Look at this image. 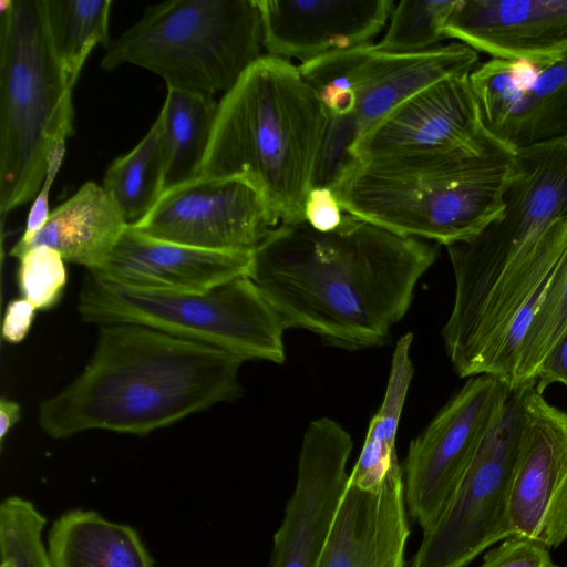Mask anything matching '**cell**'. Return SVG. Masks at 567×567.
<instances>
[{"instance_id": "obj_5", "label": "cell", "mask_w": 567, "mask_h": 567, "mask_svg": "<svg viewBox=\"0 0 567 567\" xmlns=\"http://www.w3.org/2000/svg\"><path fill=\"white\" fill-rule=\"evenodd\" d=\"M72 90L53 49L45 0H0V213L39 193L74 132Z\"/></svg>"}, {"instance_id": "obj_24", "label": "cell", "mask_w": 567, "mask_h": 567, "mask_svg": "<svg viewBox=\"0 0 567 567\" xmlns=\"http://www.w3.org/2000/svg\"><path fill=\"white\" fill-rule=\"evenodd\" d=\"M413 334L401 337L392 355L386 390L378 412L369 423L361 453L349 474V484L375 489L386 476L400 468L396 455V433L413 378L410 349Z\"/></svg>"}, {"instance_id": "obj_8", "label": "cell", "mask_w": 567, "mask_h": 567, "mask_svg": "<svg viewBox=\"0 0 567 567\" xmlns=\"http://www.w3.org/2000/svg\"><path fill=\"white\" fill-rule=\"evenodd\" d=\"M78 310L89 323L145 326L226 350L245 361L280 364L286 359L287 328L248 275L205 292L176 293L121 286L87 272Z\"/></svg>"}, {"instance_id": "obj_34", "label": "cell", "mask_w": 567, "mask_h": 567, "mask_svg": "<svg viewBox=\"0 0 567 567\" xmlns=\"http://www.w3.org/2000/svg\"><path fill=\"white\" fill-rule=\"evenodd\" d=\"M344 212L336 193L330 188L312 187L305 204V220L321 233L339 227Z\"/></svg>"}, {"instance_id": "obj_23", "label": "cell", "mask_w": 567, "mask_h": 567, "mask_svg": "<svg viewBox=\"0 0 567 567\" xmlns=\"http://www.w3.org/2000/svg\"><path fill=\"white\" fill-rule=\"evenodd\" d=\"M217 106L213 95L167 87L158 114L165 154L164 192L199 177Z\"/></svg>"}, {"instance_id": "obj_15", "label": "cell", "mask_w": 567, "mask_h": 567, "mask_svg": "<svg viewBox=\"0 0 567 567\" xmlns=\"http://www.w3.org/2000/svg\"><path fill=\"white\" fill-rule=\"evenodd\" d=\"M470 81L485 128L514 151L567 137V55L547 66L492 58Z\"/></svg>"}, {"instance_id": "obj_17", "label": "cell", "mask_w": 567, "mask_h": 567, "mask_svg": "<svg viewBox=\"0 0 567 567\" xmlns=\"http://www.w3.org/2000/svg\"><path fill=\"white\" fill-rule=\"evenodd\" d=\"M443 34L493 59L547 66L567 55V0H457Z\"/></svg>"}, {"instance_id": "obj_18", "label": "cell", "mask_w": 567, "mask_h": 567, "mask_svg": "<svg viewBox=\"0 0 567 567\" xmlns=\"http://www.w3.org/2000/svg\"><path fill=\"white\" fill-rule=\"evenodd\" d=\"M267 55L302 63L369 44L394 9L392 0H258Z\"/></svg>"}, {"instance_id": "obj_25", "label": "cell", "mask_w": 567, "mask_h": 567, "mask_svg": "<svg viewBox=\"0 0 567 567\" xmlns=\"http://www.w3.org/2000/svg\"><path fill=\"white\" fill-rule=\"evenodd\" d=\"M164 176L163 126L157 116L138 144L109 165L102 187L126 224L134 225L159 200Z\"/></svg>"}, {"instance_id": "obj_6", "label": "cell", "mask_w": 567, "mask_h": 567, "mask_svg": "<svg viewBox=\"0 0 567 567\" xmlns=\"http://www.w3.org/2000/svg\"><path fill=\"white\" fill-rule=\"evenodd\" d=\"M503 197L498 217L445 246L455 278L453 308L442 328L446 352L503 280L567 240V137L517 150Z\"/></svg>"}, {"instance_id": "obj_12", "label": "cell", "mask_w": 567, "mask_h": 567, "mask_svg": "<svg viewBox=\"0 0 567 567\" xmlns=\"http://www.w3.org/2000/svg\"><path fill=\"white\" fill-rule=\"evenodd\" d=\"M279 224L275 210L249 185L198 177L165 190L154 208L131 226L184 246L251 254Z\"/></svg>"}, {"instance_id": "obj_37", "label": "cell", "mask_w": 567, "mask_h": 567, "mask_svg": "<svg viewBox=\"0 0 567 567\" xmlns=\"http://www.w3.org/2000/svg\"><path fill=\"white\" fill-rule=\"evenodd\" d=\"M20 419V405L18 402L1 399L0 401V442L3 445L7 434Z\"/></svg>"}, {"instance_id": "obj_35", "label": "cell", "mask_w": 567, "mask_h": 567, "mask_svg": "<svg viewBox=\"0 0 567 567\" xmlns=\"http://www.w3.org/2000/svg\"><path fill=\"white\" fill-rule=\"evenodd\" d=\"M556 382L567 385V328L539 364L535 375V389L543 394Z\"/></svg>"}, {"instance_id": "obj_29", "label": "cell", "mask_w": 567, "mask_h": 567, "mask_svg": "<svg viewBox=\"0 0 567 567\" xmlns=\"http://www.w3.org/2000/svg\"><path fill=\"white\" fill-rule=\"evenodd\" d=\"M47 519L28 499L10 496L0 505V567H52L42 533Z\"/></svg>"}, {"instance_id": "obj_13", "label": "cell", "mask_w": 567, "mask_h": 567, "mask_svg": "<svg viewBox=\"0 0 567 567\" xmlns=\"http://www.w3.org/2000/svg\"><path fill=\"white\" fill-rule=\"evenodd\" d=\"M512 536L556 548L567 539V412L525 386L524 421L511 482Z\"/></svg>"}, {"instance_id": "obj_9", "label": "cell", "mask_w": 567, "mask_h": 567, "mask_svg": "<svg viewBox=\"0 0 567 567\" xmlns=\"http://www.w3.org/2000/svg\"><path fill=\"white\" fill-rule=\"evenodd\" d=\"M525 386L511 389L447 506L423 532L411 567H465L512 536L507 504L524 421Z\"/></svg>"}, {"instance_id": "obj_27", "label": "cell", "mask_w": 567, "mask_h": 567, "mask_svg": "<svg viewBox=\"0 0 567 567\" xmlns=\"http://www.w3.org/2000/svg\"><path fill=\"white\" fill-rule=\"evenodd\" d=\"M567 328V252L546 286L519 343L509 388L535 381L539 364Z\"/></svg>"}, {"instance_id": "obj_33", "label": "cell", "mask_w": 567, "mask_h": 567, "mask_svg": "<svg viewBox=\"0 0 567 567\" xmlns=\"http://www.w3.org/2000/svg\"><path fill=\"white\" fill-rule=\"evenodd\" d=\"M65 155V142L59 144L53 151L42 186L29 210L24 231L18 243L10 250V255L21 258L37 233L44 226L51 212L49 209V193Z\"/></svg>"}, {"instance_id": "obj_30", "label": "cell", "mask_w": 567, "mask_h": 567, "mask_svg": "<svg viewBox=\"0 0 567 567\" xmlns=\"http://www.w3.org/2000/svg\"><path fill=\"white\" fill-rule=\"evenodd\" d=\"M362 130L354 112L327 114V122L317 154L312 187L334 189L360 161L355 145Z\"/></svg>"}, {"instance_id": "obj_21", "label": "cell", "mask_w": 567, "mask_h": 567, "mask_svg": "<svg viewBox=\"0 0 567 567\" xmlns=\"http://www.w3.org/2000/svg\"><path fill=\"white\" fill-rule=\"evenodd\" d=\"M126 227L102 185L86 182L51 212L27 251L38 246L50 247L65 262L93 271L103 264Z\"/></svg>"}, {"instance_id": "obj_1", "label": "cell", "mask_w": 567, "mask_h": 567, "mask_svg": "<svg viewBox=\"0 0 567 567\" xmlns=\"http://www.w3.org/2000/svg\"><path fill=\"white\" fill-rule=\"evenodd\" d=\"M437 248L344 213L332 231L281 223L251 252L248 276L286 328L334 347L385 343Z\"/></svg>"}, {"instance_id": "obj_2", "label": "cell", "mask_w": 567, "mask_h": 567, "mask_svg": "<svg viewBox=\"0 0 567 567\" xmlns=\"http://www.w3.org/2000/svg\"><path fill=\"white\" fill-rule=\"evenodd\" d=\"M94 353L63 390L39 405L53 439L89 430L146 435L231 401L241 357L134 323L99 326Z\"/></svg>"}, {"instance_id": "obj_19", "label": "cell", "mask_w": 567, "mask_h": 567, "mask_svg": "<svg viewBox=\"0 0 567 567\" xmlns=\"http://www.w3.org/2000/svg\"><path fill=\"white\" fill-rule=\"evenodd\" d=\"M250 257L152 238L127 225L103 264L89 272L136 289L198 293L248 275Z\"/></svg>"}, {"instance_id": "obj_20", "label": "cell", "mask_w": 567, "mask_h": 567, "mask_svg": "<svg viewBox=\"0 0 567 567\" xmlns=\"http://www.w3.org/2000/svg\"><path fill=\"white\" fill-rule=\"evenodd\" d=\"M409 535L402 467L375 489L348 483L317 567H405Z\"/></svg>"}, {"instance_id": "obj_10", "label": "cell", "mask_w": 567, "mask_h": 567, "mask_svg": "<svg viewBox=\"0 0 567 567\" xmlns=\"http://www.w3.org/2000/svg\"><path fill=\"white\" fill-rule=\"evenodd\" d=\"M478 64L474 49L453 42L416 53H390L369 43L298 66L326 113L354 112L363 135L417 92L446 78L471 74Z\"/></svg>"}, {"instance_id": "obj_28", "label": "cell", "mask_w": 567, "mask_h": 567, "mask_svg": "<svg viewBox=\"0 0 567 567\" xmlns=\"http://www.w3.org/2000/svg\"><path fill=\"white\" fill-rule=\"evenodd\" d=\"M457 0H402L375 45L390 53H416L441 45L443 27Z\"/></svg>"}, {"instance_id": "obj_32", "label": "cell", "mask_w": 567, "mask_h": 567, "mask_svg": "<svg viewBox=\"0 0 567 567\" xmlns=\"http://www.w3.org/2000/svg\"><path fill=\"white\" fill-rule=\"evenodd\" d=\"M478 567H558L549 548L530 538L509 536L489 549Z\"/></svg>"}, {"instance_id": "obj_36", "label": "cell", "mask_w": 567, "mask_h": 567, "mask_svg": "<svg viewBox=\"0 0 567 567\" xmlns=\"http://www.w3.org/2000/svg\"><path fill=\"white\" fill-rule=\"evenodd\" d=\"M35 310L24 298L11 300L3 317L2 338L9 343L21 342L30 330Z\"/></svg>"}, {"instance_id": "obj_16", "label": "cell", "mask_w": 567, "mask_h": 567, "mask_svg": "<svg viewBox=\"0 0 567 567\" xmlns=\"http://www.w3.org/2000/svg\"><path fill=\"white\" fill-rule=\"evenodd\" d=\"M502 143L485 128L470 74L417 92L367 131L359 159L435 151L481 152Z\"/></svg>"}, {"instance_id": "obj_22", "label": "cell", "mask_w": 567, "mask_h": 567, "mask_svg": "<svg viewBox=\"0 0 567 567\" xmlns=\"http://www.w3.org/2000/svg\"><path fill=\"white\" fill-rule=\"evenodd\" d=\"M47 547L52 567H154L135 529L93 511L61 515Z\"/></svg>"}, {"instance_id": "obj_26", "label": "cell", "mask_w": 567, "mask_h": 567, "mask_svg": "<svg viewBox=\"0 0 567 567\" xmlns=\"http://www.w3.org/2000/svg\"><path fill=\"white\" fill-rule=\"evenodd\" d=\"M111 6V0H45L51 42L72 87L92 50L112 41Z\"/></svg>"}, {"instance_id": "obj_4", "label": "cell", "mask_w": 567, "mask_h": 567, "mask_svg": "<svg viewBox=\"0 0 567 567\" xmlns=\"http://www.w3.org/2000/svg\"><path fill=\"white\" fill-rule=\"evenodd\" d=\"M516 151H435L360 159L333 189L344 213L447 246L498 217Z\"/></svg>"}, {"instance_id": "obj_3", "label": "cell", "mask_w": 567, "mask_h": 567, "mask_svg": "<svg viewBox=\"0 0 567 567\" xmlns=\"http://www.w3.org/2000/svg\"><path fill=\"white\" fill-rule=\"evenodd\" d=\"M326 122L299 66L262 55L218 102L199 177L240 181L280 224L302 221Z\"/></svg>"}, {"instance_id": "obj_7", "label": "cell", "mask_w": 567, "mask_h": 567, "mask_svg": "<svg viewBox=\"0 0 567 567\" xmlns=\"http://www.w3.org/2000/svg\"><path fill=\"white\" fill-rule=\"evenodd\" d=\"M262 48L258 0H173L148 7L112 40L101 66L136 65L167 87L214 96L228 92Z\"/></svg>"}, {"instance_id": "obj_31", "label": "cell", "mask_w": 567, "mask_h": 567, "mask_svg": "<svg viewBox=\"0 0 567 567\" xmlns=\"http://www.w3.org/2000/svg\"><path fill=\"white\" fill-rule=\"evenodd\" d=\"M18 286L37 310L54 307L66 285L65 261L54 249L38 246L19 258Z\"/></svg>"}, {"instance_id": "obj_14", "label": "cell", "mask_w": 567, "mask_h": 567, "mask_svg": "<svg viewBox=\"0 0 567 567\" xmlns=\"http://www.w3.org/2000/svg\"><path fill=\"white\" fill-rule=\"evenodd\" d=\"M353 443L334 420L320 417L302 439L295 491L274 536L269 567H317L348 486Z\"/></svg>"}, {"instance_id": "obj_11", "label": "cell", "mask_w": 567, "mask_h": 567, "mask_svg": "<svg viewBox=\"0 0 567 567\" xmlns=\"http://www.w3.org/2000/svg\"><path fill=\"white\" fill-rule=\"evenodd\" d=\"M509 391L495 375L468 378L411 441L402 467L404 497L410 515L423 532L447 506Z\"/></svg>"}]
</instances>
